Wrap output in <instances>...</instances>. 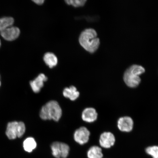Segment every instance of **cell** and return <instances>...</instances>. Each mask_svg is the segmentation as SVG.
Listing matches in <instances>:
<instances>
[{
  "mask_svg": "<svg viewBox=\"0 0 158 158\" xmlns=\"http://www.w3.org/2000/svg\"><path fill=\"white\" fill-rule=\"evenodd\" d=\"M97 35V33L94 29H85L79 37V43L85 50L90 53H94L98 50L100 46V39Z\"/></svg>",
  "mask_w": 158,
  "mask_h": 158,
  "instance_id": "6da1fadb",
  "label": "cell"
},
{
  "mask_svg": "<svg viewBox=\"0 0 158 158\" xmlns=\"http://www.w3.org/2000/svg\"><path fill=\"white\" fill-rule=\"evenodd\" d=\"M62 115V110L58 102L51 100L41 108L40 116L43 120H53L58 122Z\"/></svg>",
  "mask_w": 158,
  "mask_h": 158,
  "instance_id": "7a4b0ae2",
  "label": "cell"
},
{
  "mask_svg": "<svg viewBox=\"0 0 158 158\" xmlns=\"http://www.w3.org/2000/svg\"><path fill=\"white\" fill-rule=\"evenodd\" d=\"M26 127L22 122L13 121L8 123L6 134L10 139H14L17 137L21 138L25 132Z\"/></svg>",
  "mask_w": 158,
  "mask_h": 158,
  "instance_id": "3957f363",
  "label": "cell"
},
{
  "mask_svg": "<svg viewBox=\"0 0 158 158\" xmlns=\"http://www.w3.org/2000/svg\"><path fill=\"white\" fill-rule=\"evenodd\" d=\"M52 153L56 158H66L70 151L69 146L66 143L55 142L51 146Z\"/></svg>",
  "mask_w": 158,
  "mask_h": 158,
  "instance_id": "277c9868",
  "label": "cell"
},
{
  "mask_svg": "<svg viewBox=\"0 0 158 158\" xmlns=\"http://www.w3.org/2000/svg\"><path fill=\"white\" fill-rule=\"evenodd\" d=\"M90 132L87 128L81 127L75 131L74 139L77 143L81 145L87 143L89 139Z\"/></svg>",
  "mask_w": 158,
  "mask_h": 158,
  "instance_id": "5b68a950",
  "label": "cell"
},
{
  "mask_svg": "<svg viewBox=\"0 0 158 158\" xmlns=\"http://www.w3.org/2000/svg\"><path fill=\"white\" fill-rule=\"evenodd\" d=\"M123 80L126 84L131 88L136 87L141 81L139 76L132 72L128 69L124 73Z\"/></svg>",
  "mask_w": 158,
  "mask_h": 158,
  "instance_id": "8992f818",
  "label": "cell"
},
{
  "mask_svg": "<svg viewBox=\"0 0 158 158\" xmlns=\"http://www.w3.org/2000/svg\"><path fill=\"white\" fill-rule=\"evenodd\" d=\"M115 143V138L110 132H104L100 135L99 143L102 148L109 149L113 147Z\"/></svg>",
  "mask_w": 158,
  "mask_h": 158,
  "instance_id": "52a82bcc",
  "label": "cell"
},
{
  "mask_svg": "<svg viewBox=\"0 0 158 158\" xmlns=\"http://www.w3.org/2000/svg\"><path fill=\"white\" fill-rule=\"evenodd\" d=\"M1 36L8 41H13L18 38L20 31L17 27L11 26L0 32Z\"/></svg>",
  "mask_w": 158,
  "mask_h": 158,
  "instance_id": "ba28073f",
  "label": "cell"
},
{
  "mask_svg": "<svg viewBox=\"0 0 158 158\" xmlns=\"http://www.w3.org/2000/svg\"><path fill=\"white\" fill-rule=\"evenodd\" d=\"M48 78L45 74L41 73L39 74L34 80L31 81L30 84L33 92L35 93H38L44 86V82H46Z\"/></svg>",
  "mask_w": 158,
  "mask_h": 158,
  "instance_id": "9c48e42d",
  "label": "cell"
},
{
  "mask_svg": "<svg viewBox=\"0 0 158 158\" xmlns=\"http://www.w3.org/2000/svg\"><path fill=\"white\" fill-rule=\"evenodd\" d=\"M134 122L132 118L125 116L120 118L118 120V126L120 131L123 132H129L131 131L133 127Z\"/></svg>",
  "mask_w": 158,
  "mask_h": 158,
  "instance_id": "30bf717a",
  "label": "cell"
},
{
  "mask_svg": "<svg viewBox=\"0 0 158 158\" xmlns=\"http://www.w3.org/2000/svg\"><path fill=\"white\" fill-rule=\"evenodd\" d=\"M98 114L96 110L93 108H87L83 111L82 118L84 121L92 123L97 119Z\"/></svg>",
  "mask_w": 158,
  "mask_h": 158,
  "instance_id": "8fae6325",
  "label": "cell"
},
{
  "mask_svg": "<svg viewBox=\"0 0 158 158\" xmlns=\"http://www.w3.org/2000/svg\"><path fill=\"white\" fill-rule=\"evenodd\" d=\"M63 94L64 97L69 98L72 101L76 100L80 96V93L77 90L76 87L74 86L64 88Z\"/></svg>",
  "mask_w": 158,
  "mask_h": 158,
  "instance_id": "7c38bea8",
  "label": "cell"
},
{
  "mask_svg": "<svg viewBox=\"0 0 158 158\" xmlns=\"http://www.w3.org/2000/svg\"><path fill=\"white\" fill-rule=\"evenodd\" d=\"M43 60L47 65L50 68H53L58 64V60L56 56L54 53L47 52L43 57Z\"/></svg>",
  "mask_w": 158,
  "mask_h": 158,
  "instance_id": "4fadbf2b",
  "label": "cell"
},
{
  "mask_svg": "<svg viewBox=\"0 0 158 158\" xmlns=\"http://www.w3.org/2000/svg\"><path fill=\"white\" fill-rule=\"evenodd\" d=\"M87 156L88 158H103L102 148L97 146H92L88 151Z\"/></svg>",
  "mask_w": 158,
  "mask_h": 158,
  "instance_id": "5bb4252c",
  "label": "cell"
},
{
  "mask_svg": "<svg viewBox=\"0 0 158 158\" xmlns=\"http://www.w3.org/2000/svg\"><path fill=\"white\" fill-rule=\"evenodd\" d=\"M37 147V143L34 138L28 137L26 139L23 143V148L25 151L30 153Z\"/></svg>",
  "mask_w": 158,
  "mask_h": 158,
  "instance_id": "9a60e30c",
  "label": "cell"
},
{
  "mask_svg": "<svg viewBox=\"0 0 158 158\" xmlns=\"http://www.w3.org/2000/svg\"><path fill=\"white\" fill-rule=\"evenodd\" d=\"M14 19L11 17H4L0 18V32L8 27L13 26Z\"/></svg>",
  "mask_w": 158,
  "mask_h": 158,
  "instance_id": "2e32d148",
  "label": "cell"
},
{
  "mask_svg": "<svg viewBox=\"0 0 158 158\" xmlns=\"http://www.w3.org/2000/svg\"><path fill=\"white\" fill-rule=\"evenodd\" d=\"M145 152L152 158H158V146H149L146 148Z\"/></svg>",
  "mask_w": 158,
  "mask_h": 158,
  "instance_id": "e0dca14e",
  "label": "cell"
},
{
  "mask_svg": "<svg viewBox=\"0 0 158 158\" xmlns=\"http://www.w3.org/2000/svg\"><path fill=\"white\" fill-rule=\"evenodd\" d=\"M86 1V0H67L65 1L67 4L75 7L83 6Z\"/></svg>",
  "mask_w": 158,
  "mask_h": 158,
  "instance_id": "ac0fdd59",
  "label": "cell"
},
{
  "mask_svg": "<svg viewBox=\"0 0 158 158\" xmlns=\"http://www.w3.org/2000/svg\"><path fill=\"white\" fill-rule=\"evenodd\" d=\"M33 1L39 5H42L44 2V0H35V1Z\"/></svg>",
  "mask_w": 158,
  "mask_h": 158,
  "instance_id": "d6986e66",
  "label": "cell"
},
{
  "mask_svg": "<svg viewBox=\"0 0 158 158\" xmlns=\"http://www.w3.org/2000/svg\"><path fill=\"white\" fill-rule=\"evenodd\" d=\"M1 40H0V47H1Z\"/></svg>",
  "mask_w": 158,
  "mask_h": 158,
  "instance_id": "ffe728a7",
  "label": "cell"
},
{
  "mask_svg": "<svg viewBox=\"0 0 158 158\" xmlns=\"http://www.w3.org/2000/svg\"><path fill=\"white\" fill-rule=\"evenodd\" d=\"M1 81H0V86H1Z\"/></svg>",
  "mask_w": 158,
  "mask_h": 158,
  "instance_id": "44dd1931",
  "label": "cell"
},
{
  "mask_svg": "<svg viewBox=\"0 0 158 158\" xmlns=\"http://www.w3.org/2000/svg\"><path fill=\"white\" fill-rule=\"evenodd\" d=\"M0 78H1V76H0Z\"/></svg>",
  "mask_w": 158,
  "mask_h": 158,
  "instance_id": "7402d4cb",
  "label": "cell"
}]
</instances>
